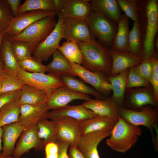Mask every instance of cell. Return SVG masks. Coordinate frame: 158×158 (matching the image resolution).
Returning <instances> with one entry per match:
<instances>
[{
    "mask_svg": "<svg viewBox=\"0 0 158 158\" xmlns=\"http://www.w3.org/2000/svg\"><path fill=\"white\" fill-rule=\"evenodd\" d=\"M48 96L43 91L24 84L20 90V104L39 105L45 103Z\"/></svg>",
    "mask_w": 158,
    "mask_h": 158,
    "instance_id": "cell-29",
    "label": "cell"
},
{
    "mask_svg": "<svg viewBox=\"0 0 158 158\" xmlns=\"http://www.w3.org/2000/svg\"><path fill=\"white\" fill-rule=\"evenodd\" d=\"M150 60L153 68V71L150 83L154 90V99L157 103L158 102V60L154 54Z\"/></svg>",
    "mask_w": 158,
    "mask_h": 158,
    "instance_id": "cell-42",
    "label": "cell"
},
{
    "mask_svg": "<svg viewBox=\"0 0 158 158\" xmlns=\"http://www.w3.org/2000/svg\"><path fill=\"white\" fill-rule=\"evenodd\" d=\"M2 93L20 90L23 82L16 75L8 74L1 82Z\"/></svg>",
    "mask_w": 158,
    "mask_h": 158,
    "instance_id": "cell-38",
    "label": "cell"
},
{
    "mask_svg": "<svg viewBox=\"0 0 158 158\" xmlns=\"http://www.w3.org/2000/svg\"><path fill=\"white\" fill-rule=\"evenodd\" d=\"M9 4L13 16L14 17L17 16L18 15L19 7L21 2L20 0H6Z\"/></svg>",
    "mask_w": 158,
    "mask_h": 158,
    "instance_id": "cell-47",
    "label": "cell"
},
{
    "mask_svg": "<svg viewBox=\"0 0 158 158\" xmlns=\"http://www.w3.org/2000/svg\"><path fill=\"white\" fill-rule=\"evenodd\" d=\"M141 134L140 127L128 123L119 116L106 143L112 150L124 153L135 145Z\"/></svg>",
    "mask_w": 158,
    "mask_h": 158,
    "instance_id": "cell-2",
    "label": "cell"
},
{
    "mask_svg": "<svg viewBox=\"0 0 158 158\" xmlns=\"http://www.w3.org/2000/svg\"><path fill=\"white\" fill-rule=\"evenodd\" d=\"M52 56L51 61L46 66L48 73L59 77L64 75L74 76L69 61L59 50H57Z\"/></svg>",
    "mask_w": 158,
    "mask_h": 158,
    "instance_id": "cell-28",
    "label": "cell"
},
{
    "mask_svg": "<svg viewBox=\"0 0 158 158\" xmlns=\"http://www.w3.org/2000/svg\"><path fill=\"white\" fill-rule=\"evenodd\" d=\"M56 15L47 16L37 20L25 28L19 35L10 37L11 41H23L30 42L36 47L44 40L55 27Z\"/></svg>",
    "mask_w": 158,
    "mask_h": 158,
    "instance_id": "cell-3",
    "label": "cell"
},
{
    "mask_svg": "<svg viewBox=\"0 0 158 158\" xmlns=\"http://www.w3.org/2000/svg\"><path fill=\"white\" fill-rule=\"evenodd\" d=\"M54 15H56L55 13L44 10L32 11L23 13L13 18L5 34L10 37L18 35L34 22Z\"/></svg>",
    "mask_w": 158,
    "mask_h": 158,
    "instance_id": "cell-15",
    "label": "cell"
},
{
    "mask_svg": "<svg viewBox=\"0 0 158 158\" xmlns=\"http://www.w3.org/2000/svg\"><path fill=\"white\" fill-rule=\"evenodd\" d=\"M9 74L6 70L0 54V82Z\"/></svg>",
    "mask_w": 158,
    "mask_h": 158,
    "instance_id": "cell-49",
    "label": "cell"
},
{
    "mask_svg": "<svg viewBox=\"0 0 158 158\" xmlns=\"http://www.w3.org/2000/svg\"><path fill=\"white\" fill-rule=\"evenodd\" d=\"M20 90L1 94L0 95V110L9 102L19 98Z\"/></svg>",
    "mask_w": 158,
    "mask_h": 158,
    "instance_id": "cell-44",
    "label": "cell"
},
{
    "mask_svg": "<svg viewBox=\"0 0 158 158\" xmlns=\"http://www.w3.org/2000/svg\"><path fill=\"white\" fill-rule=\"evenodd\" d=\"M19 98L8 103L0 110V127L18 121L20 109Z\"/></svg>",
    "mask_w": 158,
    "mask_h": 158,
    "instance_id": "cell-32",
    "label": "cell"
},
{
    "mask_svg": "<svg viewBox=\"0 0 158 158\" xmlns=\"http://www.w3.org/2000/svg\"><path fill=\"white\" fill-rule=\"evenodd\" d=\"M60 77L64 85L73 91L92 95L97 99H102L106 98H104V96L94 88L88 86L83 81L75 78V77L67 75H61Z\"/></svg>",
    "mask_w": 158,
    "mask_h": 158,
    "instance_id": "cell-30",
    "label": "cell"
},
{
    "mask_svg": "<svg viewBox=\"0 0 158 158\" xmlns=\"http://www.w3.org/2000/svg\"><path fill=\"white\" fill-rule=\"evenodd\" d=\"M37 123L25 129L20 136L13 154L15 157L20 158L24 153H28L31 149L36 150L44 148L43 140L38 135Z\"/></svg>",
    "mask_w": 158,
    "mask_h": 158,
    "instance_id": "cell-14",
    "label": "cell"
},
{
    "mask_svg": "<svg viewBox=\"0 0 158 158\" xmlns=\"http://www.w3.org/2000/svg\"><path fill=\"white\" fill-rule=\"evenodd\" d=\"M93 35L102 43L112 46L116 33V24L99 13L93 12L86 21Z\"/></svg>",
    "mask_w": 158,
    "mask_h": 158,
    "instance_id": "cell-9",
    "label": "cell"
},
{
    "mask_svg": "<svg viewBox=\"0 0 158 158\" xmlns=\"http://www.w3.org/2000/svg\"><path fill=\"white\" fill-rule=\"evenodd\" d=\"M94 12L103 15L108 19L118 24L121 15L117 0H89Z\"/></svg>",
    "mask_w": 158,
    "mask_h": 158,
    "instance_id": "cell-23",
    "label": "cell"
},
{
    "mask_svg": "<svg viewBox=\"0 0 158 158\" xmlns=\"http://www.w3.org/2000/svg\"><path fill=\"white\" fill-rule=\"evenodd\" d=\"M56 15L86 21L93 12L89 0H54Z\"/></svg>",
    "mask_w": 158,
    "mask_h": 158,
    "instance_id": "cell-7",
    "label": "cell"
},
{
    "mask_svg": "<svg viewBox=\"0 0 158 158\" xmlns=\"http://www.w3.org/2000/svg\"><path fill=\"white\" fill-rule=\"evenodd\" d=\"M2 94V86L1 82H0V95Z\"/></svg>",
    "mask_w": 158,
    "mask_h": 158,
    "instance_id": "cell-53",
    "label": "cell"
},
{
    "mask_svg": "<svg viewBox=\"0 0 158 158\" xmlns=\"http://www.w3.org/2000/svg\"><path fill=\"white\" fill-rule=\"evenodd\" d=\"M118 6L125 14L134 22H139L137 6L135 0H117Z\"/></svg>",
    "mask_w": 158,
    "mask_h": 158,
    "instance_id": "cell-41",
    "label": "cell"
},
{
    "mask_svg": "<svg viewBox=\"0 0 158 158\" xmlns=\"http://www.w3.org/2000/svg\"><path fill=\"white\" fill-rule=\"evenodd\" d=\"M59 50L69 62L80 65L82 64L83 58L82 53L75 41L66 40L59 45Z\"/></svg>",
    "mask_w": 158,
    "mask_h": 158,
    "instance_id": "cell-33",
    "label": "cell"
},
{
    "mask_svg": "<svg viewBox=\"0 0 158 158\" xmlns=\"http://www.w3.org/2000/svg\"><path fill=\"white\" fill-rule=\"evenodd\" d=\"M116 123L111 118L103 116L86 120L79 123L80 136L96 131L111 130Z\"/></svg>",
    "mask_w": 158,
    "mask_h": 158,
    "instance_id": "cell-24",
    "label": "cell"
},
{
    "mask_svg": "<svg viewBox=\"0 0 158 158\" xmlns=\"http://www.w3.org/2000/svg\"><path fill=\"white\" fill-rule=\"evenodd\" d=\"M57 16L58 19L54 29L44 40L37 45L33 52L32 57L40 62L47 60L58 50L63 39L62 24L64 18L60 14Z\"/></svg>",
    "mask_w": 158,
    "mask_h": 158,
    "instance_id": "cell-10",
    "label": "cell"
},
{
    "mask_svg": "<svg viewBox=\"0 0 158 158\" xmlns=\"http://www.w3.org/2000/svg\"><path fill=\"white\" fill-rule=\"evenodd\" d=\"M91 99L88 95L76 92L64 86L56 89L51 94L45 104L48 110H54L66 106L73 100L88 101Z\"/></svg>",
    "mask_w": 158,
    "mask_h": 158,
    "instance_id": "cell-17",
    "label": "cell"
},
{
    "mask_svg": "<svg viewBox=\"0 0 158 158\" xmlns=\"http://www.w3.org/2000/svg\"><path fill=\"white\" fill-rule=\"evenodd\" d=\"M54 122L56 125L57 141H63L70 146L76 147L81 136L79 123L68 121Z\"/></svg>",
    "mask_w": 158,
    "mask_h": 158,
    "instance_id": "cell-22",
    "label": "cell"
},
{
    "mask_svg": "<svg viewBox=\"0 0 158 158\" xmlns=\"http://www.w3.org/2000/svg\"><path fill=\"white\" fill-rule=\"evenodd\" d=\"M129 71L126 70L117 75H109L107 78L112 87L111 96L118 107H123L124 96Z\"/></svg>",
    "mask_w": 158,
    "mask_h": 158,
    "instance_id": "cell-26",
    "label": "cell"
},
{
    "mask_svg": "<svg viewBox=\"0 0 158 158\" xmlns=\"http://www.w3.org/2000/svg\"><path fill=\"white\" fill-rule=\"evenodd\" d=\"M11 47L18 62L32 56L31 54L36 47L30 42L19 40L11 41Z\"/></svg>",
    "mask_w": 158,
    "mask_h": 158,
    "instance_id": "cell-35",
    "label": "cell"
},
{
    "mask_svg": "<svg viewBox=\"0 0 158 158\" xmlns=\"http://www.w3.org/2000/svg\"><path fill=\"white\" fill-rule=\"evenodd\" d=\"M0 158H19L15 157L11 155H4L1 154L0 156Z\"/></svg>",
    "mask_w": 158,
    "mask_h": 158,
    "instance_id": "cell-51",
    "label": "cell"
},
{
    "mask_svg": "<svg viewBox=\"0 0 158 158\" xmlns=\"http://www.w3.org/2000/svg\"><path fill=\"white\" fill-rule=\"evenodd\" d=\"M17 76L24 84L45 92L48 97L54 90L64 86L59 76L48 73H30L20 67Z\"/></svg>",
    "mask_w": 158,
    "mask_h": 158,
    "instance_id": "cell-5",
    "label": "cell"
},
{
    "mask_svg": "<svg viewBox=\"0 0 158 158\" xmlns=\"http://www.w3.org/2000/svg\"><path fill=\"white\" fill-rule=\"evenodd\" d=\"M2 128L3 144L1 154L11 155L14 151L18 139L25 129L17 122L5 125Z\"/></svg>",
    "mask_w": 158,
    "mask_h": 158,
    "instance_id": "cell-21",
    "label": "cell"
},
{
    "mask_svg": "<svg viewBox=\"0 0 158 158\" xmlns=\"http://www.w3.org/2000/svg\"><path fill=\"white\" fill-rule=\"evenodd\" d=\"M98 116L92 111L85 108L82 104L67 105L50 111H48L43 118L54 121H68L78 123L86 120Z\"/></svg>",
    "mask_w": 158,
    "mask_h": 158,
    "instance_id": "cell-8",
    "label": "cell"
},
{
    "mask_svg": "<svg viewBox=\"0 0 158 158\" xmlns=\"http://www.w3.org/2000/svg\"><path fill=\"white\" fill-rule=\"evenodd\" d=\"M128 46L130 53L141 57V41L139 22H134L133 28L130 31Z\"/></svg>",
    "mask_w": 158,
    "mask_h": 158,
    "instance_id": "cell-36",
    "label": "cell"
},
{
    "mask_svg": "<svg viewBox=\"0 0 158 158\" xmlns=\"http://www.w3.org/2000/svg\"><path fill=\"white\" fill-rule=\"evenodd\" d=\"M38 10H47L55 13L54 0H26L20 5L18 14L19 15L25 12Z\"/></svg>",
    "mask_w": 158,
    "mask_h": 158,
    "instance_id": "cell-34",
    "label": "cell"
},
{
    "mask_svg": "<svg viewBox=\"0 0 158 158\" xmlns=\"http://www.w3.org/2000/svg\"><path fill=\"white\" fill-rule=\"evenodd\" d=\"M82 104L98 116L109 117L116 122L118 120V107L111 96L102 99H91Z\"/></svg>",
    "mask_w": 158,
    "mask_h": 158,
    "instance_id": "cell-19",
    "label": "cell"
},
{
    "mask_svg": "<svg viewBox=\"0 0 158 158\" xmlns=\"http://www.w3.org/2000/svg\"><path fill=\"white\" fill-rule=\"evenodd\" d=\"M0 54L7 72L17 75L20 67L13 53L10 37L5 34L0 46Z\"/></svg>",
    "mask_w": 158,
    "mask_h": 158,
    "instance_id": "cell-27",
    "label": "cell"
},
{
    "mask_svg": "<svg viewBox=\"0 0 158 158\" xmlns=\"http://www.w3.org/2000/svg\"><path fill=\"white\" fill-rule=\"evenodd\" d=\"M63 39L77 42H88L95 39L86 21L81 20L64 18L62 24Z\"/></svg>",
    "mask_w": 158,
    "mask_h": 158,
    "instance_id": "cell-11",
    "label": "cell"
},
{
    "mask_svg": "<svg viewBox=\"0 0 158 158\" xmlns=\"http://www.w3.org/2000/svg\"><path fill=\"white\" fill-rule=\"evenodd\" d=\"M82 54V66L90 71L110 74L112 59L110 50L95 39L88 42H77Z\"/></svg>",
    "mask_w": 158,
    "mask_h": 158,
    "instance_id": "cell-1",
    "label": "cell"
},
{
    "mask_svg": "<svg viewBox=\"0 0 158 158\" xmlns=\"http://www.w3.org/2000/svg\"><path fill=\"white\" fill-rule=\"evenodd\" d=\"M118 24L117 31L111 50L129 52L128 39L130 32L129 18L125 14L121 15Z\"/></svg>",
    "mask_w": 158,
    "mask_h": 158,
    "instance_id": "cell-25",
    "label": "cell"
},
{
    "mask_svg": "<svg viewBox=\"0 0 158 158\" xmlns=\"http://www.w3.org/2000/svg\"><path fill=\"white\" fill-rule=\"evenodd\" d=\"M18 63L21 68L29 72L45 73L47 72L46 66L32 56L18 61Z\"/></svg>",
    "mask_w": 158,
    "mask_h": 158,
    "instance_id": "cell-39",
    "label": "cell"
},
{
    "mask_svg": "<svg viewBox=\"0 0 158 158\" xmlns=\"http://www.w3.org/2000/svg\"><path fill=\"white\" fill-rule=\"evenodd\" d=\"M2 132L3 130L2 128L0 127V156L1 154L2 148Z\"/></svg>",
    "mask_w": 158,
    "mask_h": 158,
    "instance_id": "cell-50",
    "label": "cell"
},
{
    "mask_svg": "<svg viewBox=\"0 0 158 158\" xmlns=\"http://www.w3.org/2000/svg\"><path fill=\"white\" fill-rule=\"evenodd\" d=\"M69 158H85L76 147L70 146L68 154Z\"/></svg>",
    "mask_w": 158,
    "mask_h": 158,
    "instance_id": "cell-48",
    "label": "cell"
},
{
    "mask_svg": "<svg viewBox=\"0 0 158 158\" xmlns=\"http://www.w3.org/2000/svg\"><path fill=\"white\" fill-rule=\"evenodd\" d=\"M56 143L59 148L58 158H69L67 150L69 145L66 142L59 140H57Z\"/></svg>",
    "mask_w": 158,
    "mask_h": 158,
    "instance_id": "cell-46",
    "label": "cell"
},
{
    "mask_svg": "<svg viewBox=\"0 0 158 158\" xmlns=\"http://www.w3.org/2000/svg\"><path fill=\"white\" fill-rule=\"evenodd\" d=\"M147 24L141 58L150 60L154 53V38L158 28V5L156 0H150L146 7Z\"/></svg>",
    "mask_w": 158,
    "mask_h": 158,
    "instance_id": "cell-6",
    "label": "cell"
},
{
    "mask_svg": "<svg viewBox=\"0 0 158 158\" xmlns=\"http://www.w3.org/2000/svg\"><path fill=\"white\" fill-rule=\"evenodd\" d=\"M48 110L45 103L37 105H21L20 115L17 122L25 129L37 123Z\"/></svg>",
    "mask_w": 158,
    "mask_h": 158,
    "instance_id": "cell-20",
    "label": "cell"
},
{
    "mask_svg": "<svg viewBox=\"0 0 158 158\" xmlns=\"http://www.w3.org/2000/svg\"><path fill=\"white\" fill-rule=\"evenodd\" d=\"M135 109H140L143 107L150 105L155 107L153 88L151 85L146 87L126 89L124 104Z\"/></svg>",
    "mask_w": 158,
    "mask_h": 158,
    "instance_id": "cell-13",
    "label": "cell"
},
{
    "mask_svg": "<svg viewBox=\"0 0 158 158\" xmlns=\"http://www.w3.org/2000/svg\"><path fill=\"white\" fill-rule=\"evenodd\" d=\"M111 130L96 131L81 136L76 147L85 158H100L98 145L102 140L110 136Z\"/></svg>",
    "mask_w": 158,
    "mask_h": 158,
    "instance_id": "cell-16",
    "label": "cell"
},
{
    "mask_svg": "<svg viewBox=\"0 0 158 158\" xmlns=\"http://www.w3.org/2000/svg\"><path fill=\"white\" fill-rule=\"evenodd\" d=\"M126 89L146 87L151 85L150 83L142 77L137 71L134 67L128 69Z\"/></svg>",
    "mask_w": 158,
    "mask_h": 158,
    "instance_id": "cell-40",
    "label": "cell"
},
{
    "mask_svg": "<svg viewBox=\"0 0 158 158\" xmlns=\"http://www.w3.org/2000/svg\"><path fill=\"white\" fill-rule=\"evenodd\" d=\"M134 67L138 73L150 83L153 71L152 66L150 59L142 61L141 63Z\"/></svg>",
    "mask_w": 158,
    "mask_h": 158,
    "instance_id": "cell-43",
    "label": "cell"
},
{
    "mask_svg": "<svg viewBox=\"0 0 158 158\" xmlns=\"http://www.w3.org/2000/svg\"><path fill=\"white\" fill-rule=\"evenodd\" d=\"M69 62L74 77L78 76L105 97H107L112 91V86L105 73L99 71L91 72L86 69L81 65Z\"/></svg>",
    "mask_w": 158,
    "mask_h": 158,
    "instance_id": "cell-12",
    "label": "cell"
},
{
    "mask_svg": "<svg viewBox=\"0 0 158 158\" xmlns=\"http://www.w3.org/2000/svg\"><path fill=\"white\" fill-rule=\"evenodd\" d=\"M118 113L119 116L128 123L138 126H145L151 133L153 128H157L158 112L157 109L152 106H144L139 111L126 108L123 107H118Z\"/></svg>",
    "mask_w": 158,
    "mask_h": 158,
    "instance_id": "cell-4",
    "label": "cell"
},
{
    "mask_svg": "<svg viewBox=\"0 0 158 158\" xmlns=\"http://www.w3.org/2000/svg\"><path fill=\"white\" fill-rule=\"evenodd\" d=\"M45 158H58L59 148L56 142H51L45 146Z\"/></svg>",
    "mask_w": 158,
    "mask_h": 158,
    "instance_id": "cell-45",
    "label": "cell"
},
{
    "mask_svg": "<svg viewBox=\"0 0 158 158\" xmlns=\"http://www.w3.org/2000/svg\"><path fill=\"white\" fill-rule=\"evenodd\" d=\"M38 129V135L43 140V144L44 147L47 143L56 142L57 137L56 125L55 122L49 121L48 119L42 118L37 123Z\"/></svg>",
    "mask_w": 158,
    "mask_h": 158,
    "instance_id": "cell-31",
    "label": "cell"
},
{
    "mask_svg": "<svg viewBox=\"0 0 158 158\" xmlns=\"http://www.w3.org/2000/svg\"><path fill=\"white\" fill-rule=\"evenodd\" d=\"M112 66L109 75L114 76L135 67L142 61L141 58L129 52L110 50Z\"/></svg>",
    "mask_w": 158,
    "mask_h": 158,
    "instance_id": "cell-18",
    "label": "cell"
},
{
    "mask_svg": "<svg viewBox=\"0 0 158 158\" xmlns=\"http://www.w3.org/2000/svg\"><path fill=\"white\" fill-rule=\"evenodd\" d=\"M14 17L6 0H0V34L5 33Z\"/></svg>",
    "mask_w": 158,
    "mask_h": 158,
    "instance_id": "cell-37",
    "label": "cell"
},
{
    "mask_svg": "<svg viewBox=\"0 0 158 158\" xmlns=\"http://www.w3.org/2000/svg\"><path fill=\"white\" fill-rule=\"evenodd\" d=\"M5 35V33H2L0 34V47L2 42L3 39Z\"/></svg>",
    "mask_w": 158,
    "mask_h": 158,
    "instance_id": "cell-52",
    "label": "cell"
}]
</instances>
